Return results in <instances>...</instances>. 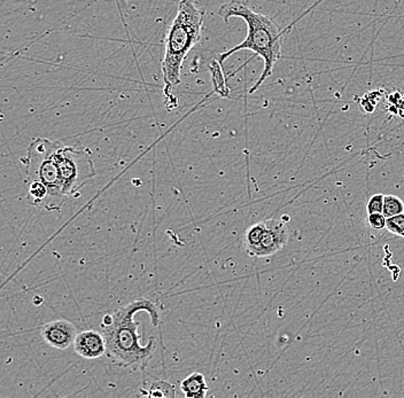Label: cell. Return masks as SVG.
<instances>
[{
  "instance_id": "12",
  "label": "cell",
  "mask_w": 404,
  "mask_h": 398,
  "mask_svg": "<svg viewBox=\"0 0 404 398\" xmlns=\"http://www.w3.org/2000/svg\"><path fill=\"white\" fill-rule=\"evenodd\" d=\"M404 212V202L398 196H385L384 198V214L385 217H393Z\"/></svg>"
},
{
  "instance_id": "3",
  "label": "cell",
  "mask_w": 404,
  "mask_h": 398,
  "mask_svg": "<svg viewBox=\"0 0 404 398\" xmlns=\"http://www.w3.org/2000/svg\"><path fill=\"white\" fill-rule=\"evenodd\" d=\"M204 10L197 0H181L177 14L165 37V52L161 63L165 93L170 97L181 83V69L188 53L200 42L204 29Z\"/></svg>"
},
{
  "instance_id": "8",
  "label": "cell",
  "mask_w": 404,
  "mask_h": 398,
  "mask_svg": "<svg viewBox=\"0 0 404 398\" xmlns=\"http://www.w3.org/2000/svg\"><path fill=\"white\" fill-rule=\"evenodd\" d=\"M74 350L79 356L86 359H97L106 355V340L98 331L79 332L74 340Z\"/></svg>"
},
{
  "instance_id": "11",
  "label": "cell",
  "mask_w": 404,
  "mask_h": 398,
  "mask_svg": "<svg viewBox=\"0 0 404 398\" xmlns=\"http://www.w3.org/2000/svg\"><path fill=\"white\" fill-rule=\"evenodd\" d=\"M142 394L148 397L174 398L176 396L174 385H171L170 382L165 381V380L153 382L148 392L142 390Z\"/></svg>"
},
{
  "instance_id": "1",
  "label": "cell",
  "mask_w": 404,
  "mask_h": 398,
  "mask_svg": "<svg viewBox=\"0 0 404 398\" xmlns=\"http://www.w3.org/2000/svg\"><path fill=\"white\" fill-rule=\"evenodd\" d=\"M138 312H146L153 326L160 324L156 305L146 298L134 301L102 318V333L106 340V355L115 364L144 367L154 353L155 337L143 342L144 336L139 334L140 323L135 319Z\"/></svg>"
},
{
  "instance_id": "7",
  "label": "cell",
  "mask_w": 404,
  "mask_h": 398,
  "mask_svg": "<svg viewBox=\"0 0 404 398\" xmlns=\"http://www.w3.org/2000/svg\"><path fill=\"white\" fill-rule=\"evenodd\" d=\"M42 337L52 348L66 350L74 343L77 328L75 325L67 319H56L45 324L42 330Z\"/></svg>"
},
{
  "instance_id": "10",
  "label": "cell",
  "mask_w": 404,
  "mask_h": 398,
  "mask_svg": "<svg viewBox=\"0 0 404 398\" xmlns=\"http://www.w3.org/2000/svg\"><path fill=\"white\" fill-rule=\"evenodd\" d=\"M30 202L33 206L51 212V202H49V189L40 180H31L28 189Z\"/></svg>"
},
{
  "instance_id": "6",
  "label": "cell",
  "mask_w": 404,
  "mask_h": 398,
  "mask_svg": "<svg viewBox=\"0 0 404 398\" xmlns=\"http://www.w3.org/2000/svg\"><path fill=\"white\" fill-rule=\"evenodd\" d=\"M289 229L280 219H266L250 226L243 235L247 254L266 257L276 254L289 241Z\"/></svg>"
},
{
  "instance_id": "2",
  "label": "cell",
  "mask_w": 404,
  "mask_h": 398,
  "mask_svg": "<svg viewBox=\"0 0 404 398\" xmlns=\"http://www.w3.org/2000/svg\"><path fill=\"white\" fill-rule=\"evenodd\" d=\"M218 15L229 22L231 17H241L247 23V37L243 42L220 54V63L236 52L248 49L260 56L264 61L262 75L250 88V93H254L261 85L273 74L277 61L282 52V31L277 23L264 14L254 12L245 0H231L223 3L218 10Z\"/></svg>"
},
{
  "instance_id": "13",
  "label": "cell",
  "mask_w": 404,
  "mask_h": 398,
  "mask_svg": "<svg viewBox=\"0 0 404 398\" xmlns=\"http://www.w3.org/2000/svg\"><path fill=\"white\" fill-rule=\"evenodd\" d=\"M386 228L393 234L404 238V212L386 218Z\"/></svg>"
},
{
  "instance_id": "5",
  "label": "cell",
  "mask_w": 404,
  "mask_h": 398,
  "mask_svg": "<svg viewBox=\"0 0 404 398\" xmlns=\"http://www.w3.org/2000/svg\"><path fill=\"white\" fill-rule=\"evenodd\" d=\"M54 159L59 168L65 196L76 194L97 175L90 154L81 147L68 146L56 141Z\"/></svg>"
},
{
  "instance_id": "4",
  "label": "cell",
  "mask_w": 404,
  "mask_h": 398,
  "mask_svg": "<svg viewBox=\"0 0 404 398\" xmlns=\"http://www.w3.org/2000/svg\"><path fill=\"white\" fill-rule=\"evenodd\" d=\"M56 141L38 138L33 141L26 155L28 180H40L47 187L51 202V212L59 209V200L65 198L59 168L54 159Z\"/></svg>"
},
{
  "instance_id": "9",
  "label": "cell",
  "mask_w": 404,
  "mask_h": 398,
  "mask_svg": "<svg viewBox=\"0 0 404 398\" xmlns=\"http://www.w3.org/2000/svg\"><path fill=\"white\" fill-rule=\"evenodd\" d=\"M181 392L188 398H201L207 395V380L201 373L194 372L181 381Z\"/></svg>"
},
{
  "instance_id": "14",
  "label": "cell",
  "mask_w": 404,
  "mask_h": 398,
  "mask_svg": "<svg viewBox=\"0 0 404 398\" xmlns=\"http://www.w3.org/2000/svg\"><path fill=\"white\" fill-rule=\"evenodd\" d=\"M384 194H375L372 196L366 203V212L368 214H373V212H380L382 214L384 210Z\"/></svg>"
},
{
  "instance_id": "15",
  "label": "cell",
  "mask_w": 404,
  "mask_h": 398,
  "mask_svg": "<svg viewBox=\"0 0 404 398\" xmlns=\"http://www.w3.org/2000/svg\"><path fill=\"white\" fill-rule=\"evenodd\" d=\"M369 224L372 229L382 230L386 228V217L380 212H373L369 214Z\"/></svg>"
}]
</instances>
